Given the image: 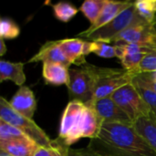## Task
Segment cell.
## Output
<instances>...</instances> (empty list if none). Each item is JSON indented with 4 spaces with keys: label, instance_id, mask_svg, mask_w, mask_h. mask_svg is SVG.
<instances>
[{
    "label": "cell",
    "instance_id": "cell-1",
    "mask_svg": "<svg viewBox=\"0 0 156 156\" xmlns=\"http://www.w3.org/2000/svg\"><path fill=\"white\" fill-rule=\"evenodd\" d=\"M88 147L103 156H156L133 124L102 123L98 136Z\"/></svg>",
    "mask_w": 156,
    "mask_h": 156
},
{
    "label": "cell",
    "instance_id": "cell-2",
    "mask_svg": "<svg viewBox=\"0 0 156 156\" xmlns=\"http://www.w3.org/2000/svg\"><path fill=\"white\" fill-rule=\"evenodd\" d=\"M0 120H3L4 122L20 130L39 146H64L58 140H51L44 130H42L32 119H28L13 110L9 104V101H7L4 97L0 98Z\"/></svg>",
    "mask_w": 156,
    "mask_h": 156
},
{
    "label": "cell",
    "instance_id": "cell-3",
    "mask_svg": "<svg viewBox=\"0 0 156 156\" xmlns=\"http://www.w3.org/2000/svg\"><path fill=\"white\" fill-rule=\"evenodd\" d=\"M91 69L96 80L92 102L111 97L122 87L132 83L134 77L138 75L136 71L126 70L124 69L101 68L94 65H91Z\"/></svg>",
    "mask_w": 156,
    "mask_h": 156
},
{
    "label": "cell",
    "instance_id": "cell-4",
    "mask_svg": "<svg viewBox=\"0 0 156 156\" xmlns=\"http://www.w3.org/2000/svg\"><path fill=\"white\" fill-rule=\"evenodd\" d=\"M143 23H147L137 13L134 4L122 11L118 16H116L109 24L92 31L86 32L85 30L77 35L80 39L85 38L87 41H110L123 30Z\"/></svg>",
    "mask_w": 156,
    "mask_h": 156
},
{
    "label": "cell",
    "instance_id": "cell-5",
    "mask_svg": "<svg viewBox=\"0 0 156 156\" xmlns=\"http://www.w3.org/2000/svg\"><path fill=\"white\" fill-rule=\"evenodd\" d=\"M86 105L79 101H69L61 117L58 141L64 146L70 145L81 138L83 116Z\"/></svg>",
    "mask_w": 156,
    "mask_h": 156
},
{
    "label": "cell",
    "instance_id": "cell-6",
    "mask_svg": "<svg viewBox=\"0 0 156 156\" xmlns=\"http://www.w3.org/2000/svg\"><path fill=\"white\" fill-rule=\"evenodd\" d=\"M95 82L91 64L86 62L79 68L69 69V82L67 86L69 101H79L85 105L90 104L93 100Z\"/></svg>",
    "mask_w": 156,
    "mask_h": 156
},
{
    "label": "cell",
    "instance_id": "cell-7",
    "mask_svg": "<svg viewBox=\"0 0 156 156\" xmlns=\"http://www.w3.org/2000/svg\"><path fill=\"white\" fill-rule=\"evenodd\" d=\"M111 98L126 113L132 122L139 118L153 115L149 105L144 101L133 83H129L116 90Z\"/></svg>",
    "mask_w": 156,
    "mask_h": 156
},
{
    "label": "cell",
    "instance_id": "cell-8",
    "mask_svg": "<svg viewBox=\"0 0 156 156\" xmlns=\"http://www.w3.org/2000/svg\"><path fill=\"white\" fill-rule=\"evenodd\" d=\"M112 42L114 44H138L156 48V29L154 24L143 23L131 27L114 37L110 41V43Z\"/></svg>",
    "mask_w": 156,
    "mask_h": 156
},
{
    "label": "cell",
    "instance_id": "cell-9",
    "mask_svg": "<svg viewBox=\"0 0 156 156\" xmlns=\"http://www.w3.org/2000/svg\"><path fill=\"white\" fill-rule=\"evenodd\" d=\"M116 57L121 60L124 69L131 71H137L140 64L146 54L156 49L150 46H144L138 44L115 43L114 44Z\"/></svg>",
    "mask_w": 156,
    "mask_h": 156
},
{
    "label": "cell",
    "instance_id": "cell-10",
    "mask_svg": "<svg viewBox=\"0 0 156 156\" xmlns=\"http://www.w3.org/2000/svg\"><path fill=\"white\" fill-rule=\"evenodd\" d=\"M101 122L104 123H122L133 124L126 113L111 98H103L90 103ZM89 105V104H88Z\"/></svg>",
    "mask_w": 156,
    "mask_h": 156
},
{
    "label": "cell",
    "instance_id": "cell-11",
    "mask_svg": "<svg viewBox=\"0 0 156 156\" xmlns=\"http://www.w3.org/2000/svg\"><path fill=\"white\" fill-rule=\"evenodd\" d=\"M9 104L17 113L32 119L37 110V101L33 91L27 86H22L9 101Z\"/></svg>",
    "mask_w": 156,
    "mask_h": 156
},
{
    "label": "cell",
    "instance_id": "cell-12",
    "mask_svg": "<svg viewBox=\"0 0 156 156\" xmlns=\"http://www.w3.org/2000/svg\"><path fill=\"white\" fill-rule=\"evenodd\" d=\"M42 61L49 62V63H58L66 66L69 69V67L72 65L69 59L65 57L62 50L60 49L58 40L55 41H48L45 44L42 45V47L39 48V50L30 58L27 60V63H33V62H39Z\"/></svg>",
    "mask_w": 156,
    "mask_h": 156
},
{
    "label": "cell",
    "instance_id": "cell-13",
    "mask_svg": "<svg viewBox=\"0 0 156 156\" xmlns=\"http://www.w3.org/2000/svg\"><path fill=\"white\" fill-rule=\"evenodd\" d=\"M133 4L132 1H112L106 0L101 13L96 22L86 29V32H92L112 21L116 16H118L122 11L131 6Z\"/></svg>",
    "mask_w": 156,
    "mask_h": 156
},
{
    "label": "cell",
    "instance_id": "cell-14",
    "mask_svg": "<svg viewBox=\"0 0 156 156\" xmlns=\"http://www.w3.org/2000/svg\"><path fill=\"white\" fill-rule=\"evenodd\" d=\"M58 43L63 54L71 64L80 67L87 62L83 54L85 40L73 37L58 40Z\"/></svg>",
    "mask_w": 156,
    "mask_h": 156
},
{
    "label": "cell",
    "instance_id": "cell-15",
    "mask_svg": "<svg viewBox=\"0 0 156 156\" xmlns=\"http://www.w3.org/2000/svg\"><path fill=\"white\" fill-rule=\"evenodd\" d=\"M42 77L47 84L68 86L69 69L61 64L45 62L42 66Z\"/></svg>",
    "mask_w": 156,
    "mask_h": 156
},
{
    "label": "cell",
    "instance_id": "cell-16",
    "mask_svg": "<svg viewBox=\"0 0 156 156\" xmlns=\"http://www.w3.org/2000/svg\"><path fill=\"white\" fill-rule=\"evenodd\" d=\"M38 145L30 138L0 141V151L11 156H31Z\"/></svg>",
    "mask_w": 156,
    "mask_h": 156
},
{
    "label": "cell",
    "instance_id": "cell-17",
    "mask_svg": "<svg viewBox=\"0 0 156 156\" xmlns=\"http://www.w3.org/2000/svg\"><path fill=\"white\" fill-rule=\"evenodd\" d=\"M137 133L156 153V117L154 115L142 117L133 122Z\"/></svg>",
    "mask_w": 156,
    "mask_h": 156
},
{
    "label": "cell",
    "instance_id": "cell-18",
    "mask_svg": "<svg viewBox=\"0 0 156 156\" xmlns=\"http://www.w3.org/2000/svg\"><path fill=\"white\" fill-rule=\"evenodd\" d=\"M11 80L16 85L22 87L26 81L24 73V63L10 62L1 59L0 61V81Z\"/></svg>",
    "mask_w": 156,
    "mask_h": 156
},
{
    "label": "cell",
    "instance_id": "cell-19",
    "mask_svg": "<svg viewBox=\"0 0 156 156\" xmlns=\"http://www.w3.org/2000/svg\"><path fill=\"white\" fill-rule=\"evenodd\" d=\"M111 43L105 41H87L85 40L83 54L84 56L90 53H94L97 56L104 58H112L116 57L114 45H110Z\"/></svg>",
    "mask_w": 156,
    "mask_h": 156
},
{
    "label": "cell",
    "instance_id": "cell-20",
    "mask_svg": "<svg viewBox=\"0 0 156 156\" xmlns=\"http://www.w3.org/2000/svg\"><path fill=\"white\" fill-rule=\"evenodd\" d=\"M138 15L147 23L156 22V0H137L133 2Z\"/></svg>",
    "mask_w": 156,
    "mask_h": 156
},
{
    "label": "cell",
    "instance_id": "cell-21",
    "mask_svg": "<svg viewBox=\"0 0 156 156\" xmlns=\"http://www.w3.org/2000/svg\"><path fill=\"white\" fill-rule=\"evenodd\" d=\"M105 1L106 0H86L80 7V10L83 13L91 25L94 24L100 16Z\"/></svg>",
    "mask_w": 156,
    "mask_h": 156
},
{
    "label": "cell",
    "instance_id": "cell-22",
    "mask_svg": "<svg viewBox=\"0 0 156 156\" xmlns=\"http://www.w3.org/2000/svg\"><path fill=\"white\" fill-rule=\"evenodd\" d=\"M52 8L55 17L63 23H68L69 20H71L79 11V9L75 5L64 1L53 5Z\"/></svg>",
    "mask_w": 156,
    "mask_h": 156
},
{
    "label": "cell",
    "instance_id": "cell-23",
    "mask_svg": "<svg viewBox=\"0 0 156 156\" xmlns=\"http://www.w3.org/2000/svg\"><path fill=\"white\" fill-rule=\"evenodd\" d=\"M20 34L17 24L9 17H3L0 20V37L4 39H14Z\"/></svg>",
    "mask_w": 156,
    "mask_h": 156
},
{
    "label": "cell",
    "instance_id": "cell-24",
    "mask_svg": "<svg viewBox=\"0 0 156 156\" xmlns=\"http://www.w3.org/2000/svg\"><path fill=\"white\" fill-rule=\"evenodd\" d=\"M27 137L20 130L11 124L0 120V141H8L13 139H22Z\"/></svg>",
    "mask_w": 156,
    "mask_h": 156
},
{
    "label": "cell",
    "instance_id": "cell-25",
    "mask_svg": "<svg viewBox=\"0 0 156 156\" xmlns=\"http://www.w3.org/2000/svg\"><path fill=\"white\" fill-rule=\"evenodd\" d=\"M69 148L60 146V147H46V146H37L33 152L31 156H67V152Z\"/></svg>",
    "mask_w": 156,
    "mask_h": 156
},
{
    "label": "cell",
    "instance_id": "cell-26",
    "mask_svg": "<svg viewBox=\"0 0 156 156\" xmlns=\"http://www.w3.org/2000/svg\"><path fill=\"white\" fill-rule=\"evenodd\" d=\"M139 73H150L156 71V49L149 52L144 58L138 69Z\"/></svg>",
    "mask_w": 156,
    "mask_h": 156
},
{
    "label": "cell",
    "instance_id": "cell-27",
    "mask_svg": "<svg viewBox=\"0 0 156 156\" xmlns=\"http://www.w3.org/2000/svg\"><path fill=\"white\" fill-rule=\"evenodd\" d=\"M134 85V84H133ZM135 88L137 89L138 92L140 93V95L143 97V99L144 100V101L149 105V107L152 110V113L154 116L156 117V93L154 91L147 89V88H144V87H140V86H136L134 85Z\"/></svg>",
    "mask_w": 156,
    "mask_h": 156
},
{
    "label": "cell",
    "instance_id": "cell-28",
    "mask_svg": "<svg viewBox=\"0 0 156 156\" xmlns=\"http://www.w3.org/2000/svg\"><path fill=\"white\" fill-rule=\"evenodd\" d=\"M133 84L144 88H147L156 93V80L150 78L146 73H139L133 80Z\"/></svg>",
    "mask_w": 156,
    "mask_h": 156
},
{
    "label": "cell",
    "instance_id": "cell-29",
    "mask_svg": "<svg viewBox=\"0 0 156 156\" xmlns=\"http://www.w3.org/2000/svg\"><path fill=\"white\" fill-rule=\"evenodd\" d=\"M67 156H103L93 150L90 149L89 147L84 149H71L69 148L67 152Z\"/></svg>",
    "mask_w": 156,
    "mask_h": 156
},
{
    "label": "cell",
    "instance_id": "cell-30",
    "mask_svg": "<svg viewBox=\"0 0 156 156\" xmlns=\"http://www.w3.org/2000/svg\"><path fill=\"white\" fill-rule=\"evenodd\" d=\"M5 39L4 38H2V37H0V55L1 56H3V55H5V53L6 52V47H5V41H4Z\"/></svg>",
    "mask_w": 156,
    "mask_h": 156
},
{
    "label": "cell",
    "instance_id": "cell-31",
    "mask_svg": "<svg viewBox=\"0 0 156 156\" xmlns=\"http://www.w3.org/2000/svg\"><path fill=\"white\" fill-rule=\"evenodd\" d=\"M150 78H152L153 80H156V71L155 72H150V73H146Z\"/></svg>",
    "mask_w": 156,
    "mask_h": 156
},
{
    "label": "cell",
    "instance_id": "cell-32",
    "mask_svg": "<svg viewBox=\"0 0 156 156\" xmlns=\"http://www.w3.org/2000/svg\"><path fill=\"white\" fill-rule=\"evenodd\" d=\"M0 156H11V155L7 154L6 153H5V152H3V151H0Z\"/></svg>",
    "mask_w": 156,
    "mask_h": 156
},
{
    "label": "cell",
    "instance_id": "cell-33",
    "mask_svg": "<svg viewBox=\"0 0 156 156\" xmlns=\"http://www.w3.org/2000/svg\"><path fill=\"white\" fill-rule=\"evenodd\" d=\"M154 27H155V29H156V22L154 23Z\"/></svg>",
    "mask_w": 156,
    "mask_h": 156
}]
</instances>
